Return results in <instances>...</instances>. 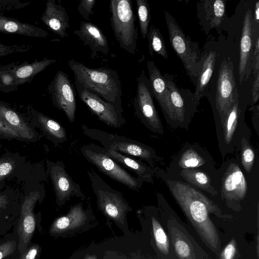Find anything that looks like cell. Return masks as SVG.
<instances>
[{
    "mask_svg": "<svg viewBox=\"0 0 259 259\" xmlns=\"http://www.w3.org/2000/svg\"><path fill=\"white\" fill-rule=\"evenodd\" d=\"M168 185L175 199L200 233L213 247L218 244L216 230L208 212L220 214L217 206L192 186L180 181H168Z\"/></svg>",
    "mask_w": 259,
    "mask_h": 259,
    "instance_id": "obj_1",
    "label": "cell"
},
{
    "mask_svg": "<svg viewBox=\"0 0 259 259\" xmlns=\"http://www.w3.org/2000/svg\"><path fill=\"white\" fill-rule=\"evenodd\" d=\"M68 64L73 72L75 81L112 104L122 113L121 84L115 70L105 67L89 68L73 59L70 60Z\"/></svg>",
    "mask_w": 259,
    "mask_h": 259,
    "instance_id": "obj_2",
    "label": "cell"
},
{
    "mask_svg": "<svg viewBox=\"0 0 259 259\" xmlns=\"http://www.w3.org/2000/svg\"><path fill=\"white\" fill-rule=\"evenodd\" d=\"M170 46L183 63L187 75L195 85L201 68L202 53L199 44L186 34L175 18L167 11H164Z\"/></svg>",
    "mask_w": 259,
    "mask_h": 259,
    "instance_id": "obj_3",
    "label": "cell"
},
{
    "mask_svg": "<svg viewBox=\"0 0 259 259\" xmlns=\"http://www.w3.org/2000/svg\"><path fill=\"white\" fill-rule=\"evenodd\" d=\"M163 75L166 85V95L161 110L170 123L182 125L195 113L200 100L190 90L178 86L171 74L165 73Z\"/></svg>",
    "mask_w": 259,
    "mask_h": 259,
    "instance_id": "obj_4",
    "label": "cell"
},
{
    "mask_svg": "<svg viewBox=\"0 0 259 259\" xmlns=\"http://www.w3.org/2000/svg\"><path fill=\"white\" fill-rule=\"evenodd\" d=\"M111 25L121 48L134 55L138 38L136 17L131 0H111L109 4Z\"/></svg>",
    "mask_w": 259,
    "mask_h": 259,
    "instance_id": "obj_5",
    "label": "cell"
},
{
    "mask_svg": "<svg viewBox=\"0 0 259 259\" xmlns=\"http://www.w3.org/2000/svg\"><path fill=\"white\" fill-rule=\"evenodd\" d=\"M81 151L88 161L114 181L134 191L138 190L142 186V180L132 176L113 158L107 155L102 147L91 143L83 146Z\"/></svg>",
    "mask_w": 259,
    "mask_h": 259,
    "instance_id": "obj_6",
    "label": "cell"
},
{
    "mask_svg": "<svg viewBox=\"0 0 259 259\" xmlns=\"http://www.w3.org/2000/svg\"><path fill=\"white\" fill-rule=\"evenodd\" d=\"M82 128L85 135L99 141L104 148L111 149L128 156L139 157L149 163L155 157L151 149L134 140L89 128L85 125H82Z\"/></svg>",
    "mask_w": 259,
    "mask_h": 259,
    "instance_id": "obj_7",
    "label": "cell"
},
{
    "mask_svg": "<svg viewBox=\"0 0 259 259\" xmlns=\"http://www.w3.org/2000/svg\"><path fill=\"white\" fill-rule=\"evenodd\" d=\"M137 87L134 98L135 114L150 130L163 133V127L153 101V95L150 82L145 71H142L137 78Z\"/></svg>",
    "mask_w": 259,
    "mask_h": 259,
    "instance_id": "obj_8",
    "label": "cell"
},
{
    "mask_svg": "<svg viewBox=\"0 0 259 259\" xmlns=\"http://www.w3.org/2000/svg\"><path fill=\"white\" fill-rule=\"evenodd\" d=\"M239 97L233 62L230 57H223L218 67L214 97V107L220 117L229 110Z\"/></svg>",
    "mask_w": 259,
    "mask_h": 259,
    "instance_id": "obj_9",
    "label": "cell"
},
{
    "mask_svg": "<svg viewBox=\"0 0 259 259\" xmlns=\"http://www.w3.org/2000/svg\"><path fill=\"white\" fill-rule=\"evenodd\" d=\"M87 172L101 209L114 219H123L128 209V205L121 193L111 188L93 170Z\"/></svg>",
    "mask_w": 259,
    "mask_h": 259,
    "instance_id": "obj_10",
    "label": "cell"
},
{
    "mask_svg": "<svg viewBox=\"0 0 259 259\" xmlns=\"http://www.w3.org/2000/svg\"><path fill=\"white\" fill-rule=\"evenodd\" d=\"M259 36V24L253 18L252 7L248 8L243 16L239 43L238 65L240 83L247 80L251 74V63L255 42Z\"/></svg>",
    "mask_w": 259,
    "mask_h": 259,
    "instance_id": "obj_11",
    "label": "cell"
},
{
    "mask_svg": "<svg viewBox=\"0 0 259 259\" xmlns=\"http://www.w3.org/2000/svg\"><path fill=\"white\" fill-rule=\"evenodd\" d=\"M75 85L80 100L100 120L115 128L120 127L125 123L122 114L112 104L87 89L76 81H75Z\"/></svg>",
    "mask_w": 259,
    "mask_h": 259,
    "instance_id": "obj_12",
    "label": "cell"
},
{
    "mask_svg": "<svg viewBox=\"0 0 259 259\" xmlns=\"http://www.w3.org/2000/svg\"><path fill=\"white\" fill-rule=\"evenodd\" d=\"M53 104L65 113L68 120H75L76 93L68 75L59 70L49 87Z\"/></svg>",
    "mask_w": 259,
    "mask_h": 259,
    "instance_id": "obj_13",
    "label": "cell"
},
{
    "mask_svg": "<svg viewBox=\"0 0 259 259\" xmlns=\"http://www.w3.org/2000/svg\"><path fill=\"white\" fill-rule=\"evenodd\" d=\"M40 197L39 192H31L25 197L22 204L18 225V249L20 254L27 248L35 231L36 222L34 208Z\"/></svg>",
    "mask_w": 259,
    "mask_h": 259,
    "instance_id": "obj_14",
    "label": "cell"
},
{
    "mask_svg": "<svg viewBox=\"0 0 259 259\" xmlns=\"http://www.w3.org/2000/svg\"><path fill=\"white\" fill-rule=\"evenodd\" d=\"M226 2L222 0H203L197 4L199 24L206 34L216 29L219 33L228 18L226 11Z\"/></svg>",
    "mask_w": 259,
    "mask_h": 259,
    "instance_id": "obj_15",
    "label": "cell"
},
{
    "mask_svg": "<svg viewBox=\"0 0 259 259\" xmlns=\"http://www.w3.org/2000/svg\"><path fill=\"white\" fill-rule=\"evenodd\" d=\"M48 171L51 179L56 196L59 203H63L70 197L82 196L79 186L73 182L65 169L63 163L47 161Z\"/></svg>",
    "mask_w": 259,
    "mask_h": 259,
    "instance_id": "obj_16",
    "label": "cell"
},
{
    "mask_svg": "<svg viewBox=\"0 0 259 259\" xmlns=\"http://www.w3.org/2000/svg\"><path fill=\"white\" fill-rule=\"evenodd\" d=\"M74 34L88 46L92 52L91 57L95 58L98 53L107 55L109 52V44L101 29L94 24L82 21L79 28L73 31Z\"/></svg>",
    "mask_w": 259,
    "mask_h": 259,
    "instance_id": "obj_17",
    "label": "cell"
},
{
    "mask_svg": "<svg viewBox=\"0 0 259 259\" xmlns=\"http://www.w3.org/2000/svg\"><path fill=\"white\" fill-rule=\"evenodd\" d=\"M41 19L54 33L64 38L68 36L67 30L70 28L69 16L65 8L55 0H49Z\"/></svg>",
    "mask_w": 259,
    "mask_h": 259,
    "instance_id": "obj_18",
    "label": "cell"
},
{
    "mask_svg": "<svg viewBox=\"0 0 259 259\" xmlns=\"http://www.w3.org/2000/svg\"><path fill=\"white\" fill-rule=\"evenodd\" d=\"M202 53V63L195 85L194 94L200 100L208 94L209 87L215 69L217 52L214 49H205Z\"/></svg>",
    "mask_w": 259,
    "mask_h": 259,
    "instance_id": "obj_19",
    "label": "cell"
},
{
    "mask_svg": "<svg viewBox=\"0 0 259 259\" xmlns=\"http://www.w3.org/2000/svg\"><path fill=\"white\" fill-rule=\"evenodd\" d=\"M223 194L230 200L242 199L246 194L247 183L239 167L230 165L225 173L222 185Z\"/></svg>",
    "mask_w": 259,
    "mask_h": 259,
    "instance_id": "obj_20",
    "label": "cell"
},
{
    "mask_svg": "<svg viewBox=\"0 0 259 259\" xmlns=\"http://www.w3.org/2000/svg\"><path fill=\"white\" fill-rule=\"evenodd\" d=\"M102 149L107 155L113 158L116 162L136 173L138 177L143 181L152 182V169L141 161L132 158L111 149L104 148Z\"/></svg>",
    "mask_w": 259,
    "mask_h": 259,
    "instance_id": "obj_21",
    "label": "cell"
},
{
    "mask_svg": "<svg viewBox=\"0 0 259 259\" xmlns=\"http://www.w3.org/2000/svg\"><path fill=\"white\" fill-rule=\"evenodd\" d=\"M0 32L41 38L49 35L48 33L41 28L2 16H0Z\"/></svg>",
    "mask_w": 259,
    "mask_h": 259,
    "instance_id": "obj_22",
    "label": "cell"
},
{
    "mask_svg": "<svg viewBox=\"0 0 259 259\" xmlns=\"http://www.w3.org/2000/svg\"><path fill=\"white\" fill-rule=\"evenodd\" d=\"M0 118L16 132L22 139L32 140L35 135L31 126L16 112L3 105H0Z\"/></svg>",
    "mask_w": 259,
    "mask_h": 259,
    "instance_id": "obj_23",
    "label": "cell"
},
{
    "mask_svg": "<svg viewBox=\"0 0 259 259\" xmlns=\"http://www.w3.org/2000/svg\"><path fill=\"white\" fill-rule=\"evenodd\" d=\"M147 67L153 97L162 109L164 105L166 95V85L165 79L163 74L153 61H148Z\"/></svg>",
    "mask_w": 259,
    "mask_h": 259,
    "instance_id": "obj_24",
    "label": "cell"
},
{
    "mask_svg": "<svg viewBox=\"0 0 259 259\" xmlns=\"http://www.w3.org/2000/svg\"><path fill=\"white\" fill-rule=\"evenodd\" d=\"M239 97L236 99L229 110L220 117L223 138L226 144H230L233 140L239 124L241 114Z\"/></svg>",
    "mask_w": 259,
    "mask_h": 259,
    "instance_id": "obj_25",
    "label": "cell"
},
{
    "mask_svg": "<svg viewBox=\"0 0 259 259\" xmlns=\"http://www.w3.org/2000/svg\"><path fill=\"white\" fill-rule=\"evenodd\" d=\"M56 61L54 59H44L41 61H35L32 64L19 67L13 73L14 83L19 84L28 81L48 66Z\"/></svg>",
    "mask_w": 259,
    "mask_h": 259,
    "instance_id": "obj_26",
    "label": "cell"
},
{
    "mask_svg": "<svg viewBox=\"0 0 259 259\" xmlns=\"http://www.w3.org/2000/svg\"><path fill=\"white\" fill-rule=\"evenodd\" d=\"M36 117L41 129L52 139L59 142L66 140V131L58 122L41 113H37Z\"/></svg>",
    "mask_w": 259,
    "mask_h": 259,
    "instance_id": "obj_27",
    "label": "cell"
},
{
    "mask_svg": "<svg viewBox=\"0 0 259 259\" xmlns=\"http://www.w3.org/2000/svg\"><path fill=\"white\" fill-rule=\"evenodd\" d=\"M86 215L79 204L71 208L68 214L57 219L53 224L52 231L56 232L64 230L68 228L70 225H79L83 222Z\"/></svg>",
    "mask_w": 259,
    "mask_h": 259,
    "instance_id": "obj_28",
    "label": "cell"
},
{
    "mask_svg": "<svg viewBox=\"0 0 259 259\" xmlns=\"http://www.w3.org/2000/svg\"><path fill=\"white\" fill-rule=\"evenodd\" d=\"M147 38L150 55L153 57L154 53H156L167 59L168 52L164 39L159 29L155 26L151 25L149 28Z\"/></svg>",
    "mask_w": 259,
    "mask_h": 259,
    "instance_id": "obj_29",
    "label": "cell"
},
{
    "mask_svg": "<svg viewBox=\"0 0 259 259\" xmlns=\"http://www.w3.org/2000/svg\"><path fill=\"white\" fill-rule=\"evenodd\" d=\"M181 175L186 181L210 193L212 190L210 181L204 173L194 169L184 168Z\"/></svg>",
    "mask_w": 259,
    "mask_h": 259,
    "instance_id": "obj_30",
    "label": "cell"
},
{
    "mask_svg": "<svg viewBox=\"0 0 259 259\" xmlns=\"http://www.w3.org/2000/svg\"><path fill=\"white\" fill-rule=\"evenodd\" d=\"M139 24L142 38L145 39L148 32L151 17L147 0H136Z\"/></svg>",
    "mask_w": 259,
    "mask_h": 259,
    "instance_id": "obj_31",
    "label": "cell"
},
{
    "mask_svg": "<svg viewBox=\"0 0 259 259\" xmlns=\"http://www.w3.org/2000/svg\"><path fill=\"white\" fill-rule=\"evenodd\" d=\"M153 233L157 247L165 254L169 251V244L167 236L162 227L157 220L152 218Z\"/></svg>",
    "mask_w": 259,
    "mask_h": 259,
    "instance_id": "obj_32",
    "label": "cell"
},
{
    "mask_svg": "<svg viewBox=\"0 0 259 259\" xmlns=\"http://www.w3.org/2000/svg\"><path fill=\"white\" fill-rule=\"evenodd\" d=\"M205 161L195 151L189 149L181 157L179 165L184 168L200 166Z\"/></svg>",
    "mask_w": 259,
    "mask_h": 259,
    "instance_id": "obj_33",
    "label": "cell"
},
{
    "mask_svg": "<svg viewBox=\"0 0 259 259\" xmlns=\"http://www.w3.org/2000/svg\"><path fill=\"white\" fill-rule=\"evenodd\" d=\"M16 165L15 161L8 156L0 159V182L11 175Z\"/></svg>",
    "mask_w": 259,
    "mask_h": 259,
    "instance_id": "obj_34",
    "label": "cell"
},
{
    "mask_svg": "<svg viewBox=\"0 0 259 259\" xmlns=\"http://www.w3.org/2000/svg\"><path fill=\"white\" fill-rule=\"evenodd\" d=\"M242 163L245 170L249 172L252 169L254 160V153L250 146L245 143L242 146L241 153Z\"/></svg>",
    "mask_w": 259,
    "mask_h": 259,
    "instance_id": "obj_35",
    "label": "cell"
},
{
    "mask_svg": "<svg viewBox=\"0 0 259 259\" xmlns=\"http://www.w3.org/2000/svg\"><path fill=\"white\" fill-rule=\"evenodd\" d=\"M96 0H81L79 2L77 11L80 16L85 20H89L90 15L94 14L93 10Z\"/></svg>",
    "mask_w": 259,
    "mask_h": 259,
    "instance_id": "obj_36",
    "label": "cell"
},
{
    "mask_svg": "<svg viewBox=\"0 0 259 259\" xmlns=\"http://www.w3.org/2000/svg\"><path fill=\"white\" fill-rule=\"evenodd\" d=\"M16 247L14 241H7L0 244V259H4L13 253Z\"/></svg>",
    "mask_w": 259,
    "mask_h": 259,
    "instance_id": "obj_37",
    "label": "cell"
},
{
    "mask_svg": "<svg viewBox=\"0 0 259 259\" xmlns=\"http://www.w3.org/2000/svg\"><path fill=\"white\" fill-rule=\"evenodd\" d=\"M251 74L259 72V36L255 42L251 63Z\"/></svg>",
    "mask_w": 259,
    "mask_h": 259,
    "instance_id": "obj_38",
    "label": "cell"
},
{
    "mask_svg": "<svg viewBox=\"0 0 259 259\" xmlns=\"http://www.w3.org/2000/svg\"><path fill=\"white\" fill-rule=\"evenodd\" d=\"M0 136L7 138L21 139L19 134L0 118Z\"/></svg>",
    "mask_w": 259,
    "mask_h": 259,
    "instance_id": "obj_39",
    "label": "cell"
},
{
    "mask_svg": "<svg viewBox=\"0 0 259 259\" xmlns=\"http://www.w3.org/2000/svg\"><path fill=\"white\" fill-rule=\"evenodd\" d=\"M253 75L251 97L252 104H255L259 99V72H257Z\"/></svg>",
    "mask_w": 259,
    "mask_h": 259,
    "instance_id": "obj_40",
    "label": "cell"
},
{
    "mask_svg": "<svg viewBox=\"0 0 259 259\" xmlns=\"http://www.w3.org/2000/svg\"><path fill=\"white\" fill-rule=\"evenodd\" d=\"M175 249L178 255L182 257H186L190 253L188 245L183 240H179L175 243Z\"/></svg>",
    "mask_w": 259,
    "mask_h": 259,
    "instance_id": "obj_41",
    "label": "cell"
},
{
    "mask_svg": "<svg viewBox=\"0 0 259 259\" xmlns=\"http://www.w3.org/2000/svg\"><path fill=\"white\" fill-rule=\"evenodd\" d=\"M39 250V246L36 244H33L22 254L19 259H36Z\"/></svg>",
    "mask_w": 259,
    "mask_h": 259,
    "instance_id": "obj_42",
    "label": "cell"
},
{
    "mask_svg": "<svg viewBox=\"0 0 259 259\" xmlns=\"http://www.w3.org/2000/svg\"><path fill=\"white\" fill-rule=\"evenodd\" d=\"M25 49L20 46H8L0 43V57L15 52L25 51Z\"/></svg>",
    "mask_w": 259,
    "mask_h": 259,
    "instance_id": "obj_43",
    "label": "cell"
},
{
    "mask_svg": "<svg viewBox=\"0 0 259 259\" xmlns=\"http://www.w3.org/2000/svg\"><path fill=\"white\" fill-rule=\"evenodd\" d=\"M236 251L234 243L233 242L228 244L222 252L223 259H232Z\"/></svg>",
    "mask_w": 259,
    "mask_h": 259,
    "instance_id": "obj_44",
    "label": "cell"
},
{
    "mask_svg": "<svg viewBox=\"0 0 259 259\" xmlns=\"http://www.w3.org/2000/svg\"><path fill=\"white\" fill-rule=\"evenodd\" d=\"M10 201V198L8 192H0V211L6 208Z\"/></svg>",
    "mask_w": 259,
    "mask_h": 259,
    "instance_id": "obj_45",
    "label": "cell"
},
{
    "mask_svg": "<svg viewBox=\"0 0 259 259\" xmlns=\"http://www.w3.org/2000/svg\"><path fill=\"white\" fill-rule=\"evenodd\" d=\"M253 18L254 22L259 24V1H257L254 3L253 8Z\"/></svg>",
    "mask_w": 259,
    "mask_h": 259,
    "instance_id": "obj_46",
    "label": "cell"
}]
</instances>
